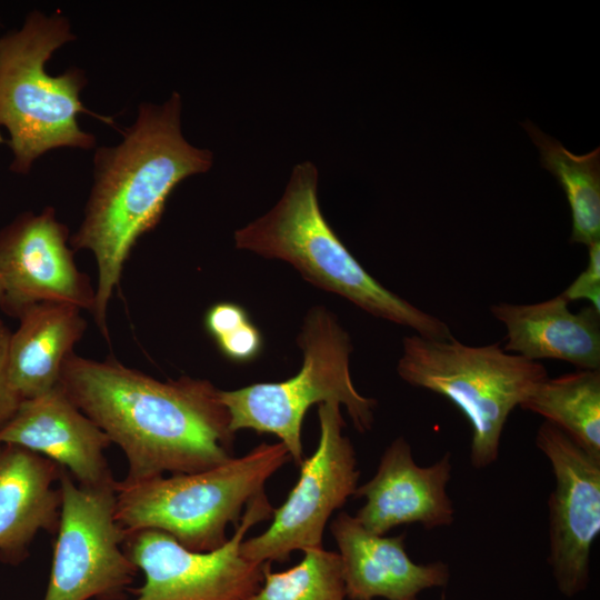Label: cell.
<instances>
[{
  "label": "cell",
  "mask_w": 600,
  "mask_h": 600,
  "mask_svg": "<svg viewBox=\"0 0 600 600\" xmlns=\"http://www.w3.org/2000/svg\"><path fill=\"white\" fill-rule=\"evenodd\" d=\"M58 386L121 449L124 482L204 471L234 458L230 416L209 380L160 381L114 359L73 352Z\"/></svg>",
  "instance_id": "obj_1"
},
{
  "label": "cell",
  "mask_w": 600,
  "mask_h": 600,
  "mask_svg": "<svg viewBox=\"0 0 600 600\" xmlns=\"http://www.w3.org/2000/svg\"><path fill=\"white\" fill-rule=\"evenodd\" d=\"M181 108L178 92L161 104L141 103L122 141L94 154L93 186L70 242L96 258L98 283L91 313L106 338L107 309L136 242L158 224L173 189L213 163L210 150L183 137Z\"/></svg>",
  "instance_id": "obj_2"
},
{
  "label": "cell",
  "mask_w": 600,
  "mask_h": 600,
  "mask_svg": "<svg viewBox=\"0 0 600 600\" xmlns=\"http://www.w3.org/2000/svg\"><path fill=\"white\" fill-rule=\"evenodd\" d=\"M317 167H293L284 192L264 216L234 232L238 249L293 266L314 286L349 300L373 317L412 329L430 339H450L448 324L371 277L323 217Z\"/></svg>",
  "instance_id": "obj_3"
},
{
  "label": "cell",
  "mask_w": 600,
  "mask_h": 600,
  "mask_svg": "<svg viewBox=\"0 0 600 600\" xmlns=\"http://www.w3.org/2000/svg\"><path fill=\"white\" fill-rule=\"evenodd\" d=\"M74 39L64 16L39 11L30 12L21 29L0 38V127L9 132L10 169L16 173L27 174L36 159L56 148H93L96 138L80 128L78 114L112 123L83 107L82 70L46 72L52 53Z\"/></svg>",
  "instance_id": "obj_4"
},
{
  "label": "cell",
  "mask_w": 600,
  "mask_h": 600,
  "mask_svg": "<svg viewBox=\"0 0 600 600\" xmlns=\"http://www.w3.org/2000/svg\"><path fill=\"white\" fill-rule=\"evenodd\" d=\"M290 456L281 443L262 442L242 457L204 471L116 482V519L126 534L153 529L184 548L207 552L227 540L248 503Z\"/></svg>",
  "instance_id": "obj_5"
},
{
  "label": "cell",
  "mask_w": 600,
  "mask_h": 600,
  "mask_svg": "<svg viewBox=\"0 0 600 600\" xmlns=\"http://www.w3.org/2000/svg\"><path fill=\"white\" fill-rule=\"evenodd\" d=\"M397 372L412 387L444 397L466 417L477 469L497 461L511 411L548 378L541 362L507 352L499 342L476 347L416 333L403 338Z\"/></svg>",
  "instance_id": "obj_6"
},
{
  "label": "cell",
  "mask_w": 600,
  "mask_h": 600,
  "mask_svg": "<svg viewBox=\"0 0 600 600\" xmlns=\"http://www.w3.org/2000/svg\"><path fill=\"white\" fill-rule=\"evenodd\" d=\"M298 344L303 351V363L294 377L281 382L220 390L219 396L234 433L251 429L274 434L290 459L300 466L304 459L302 422L312 404L337 402L344 406L353 427L364 433L373 426L377 401L356 389L349 369L350 338L326 308L309 310Z\"/></svg>",
  "instance_id": "obj_7"
},
{
  "label": "cell",
  "mask_w": 600,
  "mask_h": 600,
  "mask_svg": "<svg viewBox=\"0 0 600 600\" xmlns=\"http://www.w3.org/2000/svg\"><path fill=\"white\" fill-rule=\"evenodd\" d=\"M116 482L84 487L63 469L61 513L43 600H123L138 568L123 549Z\"/></svg>",
  "instance_id": "obj_8"
},
{
  "label": "cell",
  "mask_w": 600,
  "mask_h": 600,
  "mask_svg": "<svg viewBox=\"0 0 600 600\" xmlns=\"http://www.w3.org/2000/svg\"><path fill=\"white\" fill-rule=\"evenodd\" d=\"M273 509L266 492L252 499L232 536L213 551L189 550L153 529L128 534L123 549L143 573L131 600H248L261 586L268 562L244 559L240 546L252 527L271 519Z\"/></svg>",
  "instance_id": "obj_9"
},
{
  "label": "cell",
  "mask_w": 600,
  "mask_h": 600,
  "mask_svg": "<svg viewBox=\"0 0 600 600\" xmlns=\"http://www.w3.org/2000/svg\"><path fill=\"white\" fill-rule=\"evenodd\" d=\"M319 442L303 459L299 478L283 503L274 508L268 528L240 546L252 562H286L294 551L321 548L324 528L358 488L354 448L342 429L346 423L337 402L320 403Z\"/></svg>",
  "instance_id": "obj_10"
},
{
  "label": "cell",
  "mask_w": 600,
  "mask_h": 600,
  "mask_svg": "<svg viewBox=\"0 0 600 600\" xmlns=\"http://www.w3.org/2000/svg\"><path fill=\"white\" fill-rule=\"evenodd\" d=\"M536 446L556 481L549 498L548 561L559 590L572 597L587 586L600 533V459L547 421L537 431Z\"/></svg>",
  "instance_id": "obj_11"
},
{
  "label": "cell",
  "mask_w": 600,
  "mask_h": 600,
  "mask_svg": "<svg viewBox=\"0 0 600 600\" xmlns=\"http://www.w3.org/2000/svg\"><path fill=\"white\" fill-rule=\"evenodd\" d=\"M68 228L52 208L26 212L0 231L1 309L19 317L41 302L92 310L94 290L67 243Z\"/></svg>",
  "instance_id": "obj_12"
},
{
  "label": "cell",
  "mask_w": 600,
  "mask_h": 600,
  "mask_svg": "<svg viewBox=\"0 0 600 600\" xmlns=\"http://www.w3.org/2000/svg\"><path fill=\"white\" fill-rule=\"evenodd\" d=\"M450 457L448 452L431 466L420 467L409 442L398 437L383 451L374 476L357 488L353 497L366 502L356 519L379 536L402 524L419 523L427 530L452 524L456 510L447 492Z\"/></svg>",
  "instance_id": "obj_13"
},
{
  "label": "cell",
  "mask_w": 600,
  "mask_h": 600,
  "mask_svg": "<svg viewBox=\"0 0 600 600\" xmlns=\"http://www.w3.org/2000/svg\"><path fill=\"white\" fill-rule=\"evenodd\" d=\"M0 443L19 446L50 459L80 486L116 480L104 454L110 439L58 384L20 402L0 429Z\"/></svg>",
  "instance_id": "obj_14"
},
{
  "label": "cell",
  "mask_w": 600,
  "mask_h": 600,
  "mask_svg": "<svg viewBox=\"0 0 600 600\" xmlns=\"http://www.w3.org/2000/svg\"><path fill=\"white\" fill-rule=\"evenodd\" d=\"M330 531L339 549L349 600H418L421 591L443 587L449 580L444 562L419 564L411 560L404 534H374L347 512L332 520Z\"/></svg>",
  "instance_id": "obj_15"
},
{
  "label": "cell",
  "mask_w": 600,
  "mask_h": 600,
  "mask_svg": "<svg viewBox=\"0 0 600 600\" xmlns=\"http://www.w3.org/2000/svg\"><path fill=\"white\" fill-rule=\"evenodd\" d=\"M61 467L14 444L0 443V558L17 564L40 531L58 530Z\"/></svg>",
  "instance_id": "obj_16"
},
{
  "label": "cell",
  "mask_w": 600,
  "mask_h": 600,
  "mask_svg": "<svg viewBox=\"0 0 600 600\" xmlns=\"http://www.w3.org/2000/svg\"><path fill=\"white\" fill-rule=\"evenodd\" d=\"M568 304L559 294L532 304L491 306L507 331L503 349L530 361L556 359L600 370V312L592 306L571 312Z\"/></svg>",
  "instance_id": "obj_17"
},
{
  "label": "cell",
  "mask_w": 600,
  "mask_h": 600,
  "mask_svg": "<svg viewBox=\"0 0 600 600\" xmlns=\"http://www.w3.org/2000/svg\"><path fill=\"white\" fill-rule=\"evenodd\" d=\"M11 333L8 373L19 399L53 389L87 323L81 309L61 302H41L27 308Z\"/></svg>",
  "instance_id": "obj_18"
},
{
  "label": "cell",
  "mask_w": 600,
  "mask_h": 600,
  "mask_svg": "<svg viewBox=\"0 0 600 600\" xmlns=\"http://www.w3.org/2000/svg\"><path fill=\"white\" fill-rule=\"evenodd\" d=\"M600 459V370L546 378L520 403Z\"/></svg>",
  "instance_id": "obj_19"
},
{
  "label": "cell",
  "mask_w": 600,
  "mask_h": 600,
  "mask_svg": "<svg viewBox=\"0 0 600 600\" xmlns=\"http://www.w3.org/2000/svg\"><path fill=\"white\" fill-rule=\"evenodd\" d=\"M523 126L540 150L542 167L566 193L572 218L570 242L589 247L600 241V148L576 156L530 121Z\"/></svg>",
  "instance_id": "obj_20"
},
{
  "label": "cell",
  "mask_w": 600,
  "mask_h": 600,
  "mask_svg": "<svg viewBox=\"0 0 600 600\" xmlns=\"http://www.w3.org/2000/svg\"><path fill=\"white\" fill-rule=\"evenodd\" d=\"M302 552V560L284 571H271L268 562L261 586L248 600H344L338 552L322 547Z\"/></svg>",
  "instance_id": "obj_21"
},
{
  "label": "cell",
  "mask_w": 600,
  "mask_h": 600,
  "mask_svg": "<svg viewBox=\"0 0 600 600\" xmlns=\"http://www.w3.org/2000/svg\"><path fill=\"white\" fill-rule=\"evenodd\" d=\"M214 342L228 360L238 363L253 361L261 353L263 347L262 334L251 321Z\"/></svg>",
  "instance_id": "obj_22"
},
{
  "label": "cell",
  "mask_w": 600,
  "mask_h": 600,
  "mask_svg": "<svg viewBox=\"0 0 600 600\" xmlns=\"http://www.w3.org/2000/svg\"><path fill=\"white\" fill-rule=\"evenodd\" d=\"M587 268L561 293L568 301L588 300L600 312V241L588 247Z\"/></svg>",
  "instance_id": "obj_23"
},
{
  "label": "cell",
  "mask_w": 600,
  "mask_h": 600,
  "mask_svg": "<svg viewBox=\"0 0 600 600\" xmlns=\"http://www.w3.org/2000/svg\"><path fill=\"white\" fill-rule=\"evenodd\" d=\"M249 321L250 317L243 307L228 301L212 304L203 319L204 328L214 341Z\"/></svg>",
  "instance_id": "obj_24"
},
{
  "label": "cell",
  "mask_w": 600,
  "mask_h": 600,
  "mask_svg": "<svg viewBox=\"0 0 600 600\" xmlns=\"http://www.w3.org/2000/svg\"><path fill=\"white\" fill-rule=\"evenodd\" d=\"M11 332L0 320V429L12 418L21 400L11 387L8 353Z\"/></svg>",
  "instance_id": "obj_25"
},
{
  "label": "cell",
  "mask_w": 600,
  "mask_h": 600,
  "mask_svg": "<svg viewBox=\"0 0 600 600\" xmlns=\"http://www.w3.org/2000/svg\"><path fill=\"white\" fill-rule=\"evenodd\" d=\"M1 303H2V290H1V287H0V309H1Z\"/></svg>",
  "instance_id": "obj_26"
}]
</instances>
